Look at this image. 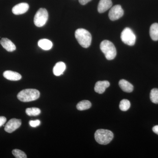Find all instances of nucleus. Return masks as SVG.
<instances>
[{"label": "nucleus", "instance_id": "f257e3e1", "mask_svg": "<svg viewBox=\"0 0 158 158\" xmlns=\"http://www.w3.org/2000/svg\"><path fill=\"white\" fill-rule=\"evenodd\" d=\"M76 38L82 47L88 48L91 44L92 37L89 31L85 29L80 28L75 31Z\"/></svg>", "mask_w": 158, "mask_h": 158}, {"label": "nucleus", "instance_id": "f03ea898", "mask_svg": "<svg viewBox=\"0 0 158 158\" xmlns=\"http://www.w3.org/2000/svg\"><path fill=\"white\" fill-rule=\"evenodd\" d=\"M40 93L39 90L34 89H24L18 93L17 98L20 101L30 102L39 98Z\"/></svg>", "mask_w": 158, "mask_h": 158}, {"label": "nucleus", "instance_id": "7ed1b4c3", "mask_svg": "<svg viewBox=\"0 0 158 158\" xmlns=\"http://www.w3.org/2000/svg\"><path fill=\"white\" fill-rule=\"evenodd\" d=\"M100 47L107 60H113L116 57V48L113 43L111 41L108 40H103L101 43Z\"/></svg>", "mask_w": 158, "mask_h": 158}, {"label": "nucleus", "instance_id": "20e7f679", "mask_svg": "<svg viewBox=\"0 0 158 158\" xmlns=\"http://www.w3.org/2000/svg\"><path fill=\"white\" fill-rule=\"evenodd\" d=\"M94 138L97 142L101 144H107L113 138V134L108 130L98 129L95 132Z\"/></svg>", "mask_w": 158, "mask_h": 158}, {"label": "nucleus", "instance_id": "39448f33", "mask_svg": "<svg viewBox=\"0 0 158 158\" xmlns=\"http://www.w3.org/2000/svg\"><path fill=\"white\" fill-rule=\"evenodd\" d=\"M48 18L47 10L40 8L37 11L34 18V23L37 27H42L46 23Z\"/></svg>", "mask_w": 158, "mask_h": 158}, {"label": "nucleus", "instance_id": "423d86ee", "mask_svg": "<svg viewBox=\"0 0 158 158\" xmlns=\"http://www.w3.org/2000/svg\"><path fill=\"white\" fill-rule=\"evenodd\" d=\"M121 39L125 44L129 46L135 45L136 42L135 35L131 29L130 28H125L121 34Z\"/></svg>", "mask_w": 158, "mask_h": 158}, {"label": "nucleus", "instance_id": "0eeeda50", "mask_svg": "<svg viewBox=\"0 0 158 158\" xmlns=\"http://www.w3.org/2000/svg\"><path fill=\"white\" fill-rule=\"evenodd\" d=\"M124 11L120 5H116L111 8L109 13V17L112 21H115L122 17Z\"/></svg>", "mask_w": 158, "mask_h": 158}, {"label": "nucleus", "instance_id": "6e6552de", "mask_svg": "<svg viewBox=\"0 0 158 158\" xmlns=\"http://www.w3.org/2000/svg\"><path fill=\"white\" fill-rule=\"evenodd\" d=\"M21 123V119L11 118L5 126V131L8 133H12L20 127Z\"/></svg>", "mask_w": 158, "mask_h": 158}, {"label": "nucleus", "instance_id": "1a4fd4ad", "mask_svg": "<svg viewBox=\"0 0 158 158\" xmlns=\"http://www.w3.org/2000/svg\"><path fill=\"white\" fill-rule=\"evenodd\" d=\"M29 8V6L27 3H19L12 8V13L15 15L23 14L28 10Z\"/></svg>", "mask_w": 158, "mask_h": 158}, {"label": "nucleus", "instance_id": "9d476101", "mask_svg": "<svg viewBox=\"0 0 158 158\" xmlns=\"http://www.w3.org/2000/svg\"><path fill=\"white\" fill-rule=\"evenodd\" d=\"M110 83L108 81H98L97 82L94 86V90L98 94H103L106 89L110 87Z\"/></svg>", "mask_w": 158, "mask_h": 158}, {"label": "nucleus", "instance_id": "9b49d317", "mask_svg": "<svg viewBox=\"0 0 158 158\" xmlns=\"http://www.w3.org/2000/svg\"><path fill=\"white\" fill-rule=\"evenodd\" d=\"M113 5L111 0H100L98 3V10L99 13H104L110 9Z\"/></svg>", "mask_w": 158, "mask_h": 158}, {"label": "nucleus", "instance_id": "f8f14e48", "mask_svg": "<svg viewBox=\"0 0 158 158\" xmlns=\"http://www.w3.org/2000/svg\"><path fill=\"white\" fill-rule=\"evenodd\" d=\"M0 43L2 46L8 52H13L16 49V46L8 38H2L0 40Z\"/></svg>", "mask_w": 158, "mask_h": 158}, {"label": "nucleus", "instance_id": "ddd939ff", "mask_svg": "<svg viewBox=\"0 0 158 158\" xmlns=\"http://www.w3.org/2000/svg\"><path fill=\"white\" fill-rule=\"evenodd\" d=\"M3 76L7 80L11 81H19L22 78V76L18 73L10 70L4 72Z\"/></svg>", "mask_w": 158, "mask_h": 158}, {"label": "nucleus", "instance_id": "4468645a", "mask_svg": "<svg viewBox=\"0 0 158 158\" xmlns=\"http://www.w3.org/2000/svg\"><path fill=\"white\" fill-rule=\"evenodd\" d=\"M66 69V65L64 62H59L55 65L53 69L54 74L56 76H59L63 73Z\"/></svg>", "mask_w": 158, "mask_h": 158}, {"label": "nucleus", "instance_id": "2eb2a0df", "mask_svg": "<svg viewBox=\"0 0 158 158\" xmlns=\"http://www.w3.org/2000/svg\"><path fill=\"white\" fill-rule=\"evenodd\" d=\"M119 87L123 91L127 93L132 92L134 89V86L131 84L124 79L120 80L118 83Z\"/></svg>", "mask_w": 158, "mask_h": 158}, {"label": "nucleus", "instance_id": "dca6fc26", "mask_svg": "<svg viewBox=\"0 0 158 158\" xmlns=\"http://www.w3.org/2000/svg\"><path fill=\"white\" fill-rule=\"evenodd\" d=\"M38 45L40 48L44 50H49L53 46V44L51 40L48 39H42L40 40L38 42Z\"/></svg>", "mask_w": 158, "mask_h": 158}, {"label": "nucleus", "instance_id": "f3484780", "mask_svg": "<svg viewBox=\"0 0 158 158\" xmlns=\"http://www.w3.org/2000/svg\"><path fill=\"white\" fill-rule=\"evenodd\" d=\"M151 38L154 41L158 40V23H155L151 26L150 28Z\"/></svg>", "mask_w": 158, "mask_h": 158}, {"label": "nucleus", "instance_id": "a211bd4d", "mask_svg": "<svg viewBox=\"0 0 158 158\" xmlns=\"http://www.w3.org/2000/svg\"><path fill=\"white\" fill-rule=\"evenodd\" d=\"M91 106V103L88 100H83L79 102L77 106V108L80 111H83L90 109Z\"/></svg>", "mask_w": 158, "mask_h": 158}, {"label": "nucleus", "instance_id": "6ab92c4d", "mask_svg": "<svg viewBox=\"0 0 158 158\" xmlns=\"http://www.w3.org/2000/svg\"><path fill=\"white\" fill-rule=\"evenodd\" d=\"M26 113L27 115L29 116H38L40 114L41 111L39 108H30L27 109L26 110Z\"/></svg>", "mask_w": 158, "mask_h": 158}, {"label": "nucleus", "instance_id": "aec40b11", "mask_svg": "<svg viewBox=\"0 0 158 158\" xmlns=\"http://www.w3.org/2000/svg\"><path fill=\"white\" fill-rule=\"evenodd\" d=\"M150 98L152 102L158 104V89L153 88L151 90L150 94Z\"/></svg>", "mask_w": 158, "mask_h": 158}, {"label": "nucleus", "instance_id": "412c9836", "mask_svg": "<svg viewBox=\"0 0 158 158\" xmlns=\"http://www.w3.org/2000/svg\"><path fill=\"white\" fill-rule=\"evenodd\" d=\"M131 106V103L127 99H123L120 102L119 105L120 110L123 111H126L128 110Z\"/></svg>", "mask_w": 158, "mask_h": 158}, {"label": "nucleus", "instance_id": "4be33fe9", "mask_svg": "<svg viewBox=\"0 0 158 158\" xmlns=\"http://www.w3.org/2000/svg\"><path fill=\"white\" fill-rule=\"evenodd\" d=\"M12 154L16 158H27V155L20 150L15 149L12 151Z\"/></svg>", "mask_w": 158, "mask_h": 158}, {"label": "nucleus", "instance_id": "5701e85b", "mask_svg": "<svg viewBox=\"0 0 158 158\" xmlns=\"http://www.w3.org/2000/svg\"><path fill=\"white\" fill-rule=\"evenodd\" d=\"M40 124V122L39 120H31L29 122V124L31 127H36L39 126Z\"/></svg>", "mask_w": 158, "mask_h": 158}, {"label": "nucleus", "instance_id": "b1692460", "mask_svg": "<svg viewBox=\"0 0 158 158\" xmlns=\"http://www.w3.org/2000/svg\"><path fill=\"white\" fill-rule=\"evenodd\" d=\"M6 118L5 116H0V127L6 123Z\"/></svg>", "mask_w": 158, "mask_h": 158}, {"label": "nucleus", "instance_id": "393cba45", "mask_svg": "<svg viewBox=\"0 0 158 158\" xmlns=\"http://www.w3.org/2000/svg\"><path fill=\"white\" fill-rule=\"evenodd\" d=\"M91 0H79V2L82 5H85L90 2Z\"/></svg>", "mask_w": 158, "mask_h": 158}, {"label": "nucleus", "instance_id": "a878e982", "mask_svg": "<svg viewBox=\"0 0 158 158\" xmlns=\"http://www.w3.org/2000/svg\"><path fill=\"white\" fill-rule=\"evenodd\" d=\"M152 131L156 134L158 135V125L155 126L152 128Z\"/></svg>", "mask_w": 158, "mask_h": 158}]
</instances>
